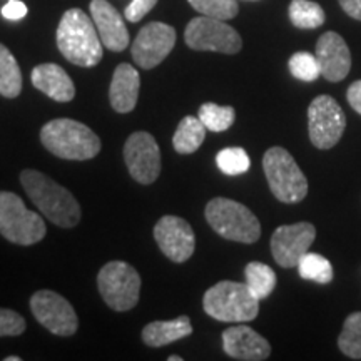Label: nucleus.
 I'll use <instances>...</instances> for the list:
<instances>
[{"label":"nucleus","instance_id":"a211bd4d","mask_svg":"<svg viewBox=\"0 0 361 361\" xmlns=\"http://www.w3.org/2000/svg\"><path fill=\"white\" fill-rule=\"evenodd\" d=\"M90 16L104 47L112 52H123L129 45V30L117 8L107 0H92Z\"/></svg>","mask_w":361,"mask_h":361},{"label":"nucleus","instance_id":"f8f14e48","mask_svg":"<svg viewBox=\"0 0 361 361\" xmlns=\"http://www.w3.org/2000/svg\"><path fill=\"white\" fill-rule=\"evenodd\" d=\"M314 239V224L306 223V221L279 226L271 236V255L281 268H295L310 251Z\"/></svg>","mask_w":361,"mask_h":361},{"label":"nucleus","instance_id":"473e14b6","mask_svg":"<svg viewBox=\"0 0 361 361\" xmlns=\"http://www.w3.org/2000/svg\"><path fill=\"white\" fill-rule=\"evenodd\" d=\"M156 4H157V0H133V2L126 7L124 17L129 22L135 24V22L142 20L144 17H146L147 13L156 7Z\"/></svg>","mask_w":361,"mask_h":361},{"label":"nucleus","instance_id":"393cba45","mask_svg":"<svg viewBox=\"0 0 361 361\" xmlns=\"http://www.w3.org/2000/svg\"><path fill=\"white\" fill-rule=\"evenodd\" d=\"M290 20L296 29L313 30L324 24L326 16H324L323 7L319 4L311 2V0H293L290 4Z\"/></svg>","mask_w":361,"mask_h":361},{"label":"nucleus","instance_id":"412c9836","mask_svg":"<svg viewBox=\"0 0 361 361\" xmlns=\"http://www.w3.org/2000/svg\"><path fill=\"white\" fill-rule=\"evenodd\" d=\"M192 333L191 319L188 316H178L171 322H152L146 324L142 329V341L152 348L169 345V343L179 341Z\"/></svg>","mask_w":361,"mask_h":361},{"label":"nucleus","instance_id":"4c0bfd02","mask_svg":"<svg viewBox=\"0 0 361 361\" xmlns=\"http://www.w3.org/2000/svg\"><path fill=\"white\" fill-rule=\"evenodd\" d=\"M6 361H20V356H7Z\"/></svg>","mask_w":361,"mask_h":361},{"label":"nucleus","instance_id":"f704fd0d","mask_svg":"<svg viewBox=\"0 0 361 361\" xmlns=\"http://www.w3.org/2000/svg\"><path fill=\"white\" fill-rule=\"evenodd\" d=\"M346 101L351 109L361 116V80H355L350 84V87L346 89Z\"/></svg>","mask_w":361,"mask_h":361},{"label":"nucleus","instance_id":"72a5a7b5","mask_svg":"<svg viewBox=\"0 0 361 361\" xmlns=\"http://www.w3.org/2000/svg\"><path fill=\"white\" fill-rule=\"evenodd\" d=\"M25 4L19 2V0H8L6 6L2 7V16L8 20H20L22 17H25Z\"/></svg>","mask_w":361,"mask_h":361},{"label":"nucleus","instance_id":"2f4dec72","mask_svg":"<svg viewBox=\"0 0 361 361\" xmlns=\"http://www.w3.org/2000/svg\"><path fill=\"white\" fill-rule=\"evenodd\" d=\"M25 331V319L12 310L0 308V338L20 336Z\"/></svg>","mask_w":361,"mask_h":361},{"label":"nucleus","instance_id":"f3484780","mask_svg":"<svg viewBox=\"0 0 361 361\" xmlns=\"http://www.w3.org/2000/svg\"><path fill=\"white\" fill-rule=\"evenodd\" d=\"M223 350L228 356L241 361H263L271 355L269 341L258 331L241 323L224 329Z\"/></svg>","mask_w":361,"mask_h":361},{"label":"nucleus","instance_id":"f03ea898","mask_svg":"<svg viewBox=\"0 0 361 361\" xmlns=\"http://www.w3.org/2000/svg\"><path fill=\"white\" fill-rule=\"evenodd\" d=\"M102 40L96 24L80 8H69L57 27V47L71 64L94 67L102 61Z\"/></svg>","mask_w":361,"mask_h":361},{"label":"nucleus","instance_id":"bb28decb","mask_svg":"<svg viewBox=\"0 0 361 361\" xmlns=\"http://www.w3.org/2000/svg\"><path fill=\"white\" fill-rule=\"evenodd\" d=\"M338 348L351 360H361V311L351 313L343 323Z\"/></svg>","mask_w":361,"mask_h":361},{"label":"nucleus","instance_id":"e433bc0d","mask_svg":"<svg viewBox=\"0 0 361 361\" xmlns=\"http://www.w3.org/2000/svg\"><path fill=\"white\" fill-rule=\"evenodd\" d=\"M168 361H183V356H176V355H173V356H169Z\"/></svg>","mask_w":361,"mask_h":361},{"label":"nucleus","instance_id":"ddd939ff","mask_svg":"<svg viewBox=\"0 0 361 361\" xmlns=\"http://www.w3.org/2000/svg\"><path fill=\"white\" fill-rule=\"evenodd\" d=\"M176 44V30L164 22H149L133 42L134 62L141 69H154L169 56Z\"/></svg>","mask_w":361,"mask_h":361},{"label":"nucleus","instance_id":"9b49d317","mask_svg":"<svg viewBox=\"0 0 361 361\" xmlns=\"http://www.w3.org/2000/svg\"><path fill=\"white\" fill-rule=\"evenodd\" d=\"M30 311L35 319L57 336H72L79 328L74 308L56 291L40 290L30 298Z\"/></svg>","mask_w":361,"mask_h":361},{"label":"nucleus","instance_id":"9d476101","mask_svg":"<svg viewBox=\"0 0 361 361\" xmlns=\"http://www.w3.org/2000/svg\"><path fill=\"white\" fill-rule=\"evenodd\" d=\"M184 40L192 51H209L221 54H238L243 49L241 35L224 20L213 17H196L189 22Z\"/></svg>","mask_w":361,"mask_h":361},{"label":"nucleus","instance_id":"4468645a","mask_svg":"<svg viewBox=\"0 0 361 361\" xmlns=\"http://www.w3.org/2000/svg\"><path fill=\"white\" fill-rule=\"evenodd\" d=\"M124 161L129 174L141 184H152L161 174V151L156 139L139 130L124 144Z\"/></svg>","mask_w":361,"mask_h":361},{"label":"nucleus","instance_id":"4be33fe9","mask_svg":"<svg viewBox=\"0 0 361 361\" xmlns=\"http://www.w3.org/2000/svg\"><path fill=\"white\" fill-rule=\"evenodd\" d=\"M206 126L201 123L200 117L186 116L180 121L173 137L174 151L178 154H192L206 139Z\"/></svg>","mask_w":361,"mask_h":361},{"label":"nucleus","instance_id":"5701e85b","mask_svg":"<svg viewBox=\"0 0 361 361\" xmlns=\"http://www.w3.org/2000/svg\"><path fill=\"white\" fill-rule=\"evenodd\" d=\"M22 90V72L16 57L4 44H0V96L13 99Z\"/></svg>","mask_w":361,"mask_h":361},{"label":"nucleus","instance_id":"423d86ee","mask_svg":"<svg viewBox=\"0 0 361 361\" xmlns=\"http://www.w3.org/2000/svg\"><path fill=\"white\" fill-rule=\"evenodd\" d=\"M263 169L273 196L284 204L301 202L308 194V179L284 147L274 146L263 156Z\"/></svg>","mask_w":361,"mask_h":361},{"label":"nucleus","instance_id":"c756f323","mask_svg":"<svg viewBox=\"0 0 361 361\" xmlns=\"http://www.w3.org/2000/svg\"><path fill=\"white\" fill-rule=\"evenodd\" d=\"M191 7L201 16L213 17L219 20L234 19L239 12L236 0H188Z\"/></svg>","mask_w":361,"mask_h":361},{"label":"nucleus","instance_id":"2eb2a0df","mask_svg":"<svg viewBox=\"0 0 361 361\" xmlns=\"http://www.w3.org/2000/svg\"><path fill=\"white\" fill-rule=\"evenodd\" d=\"M154 239L166 258L174 263L188 261L196 247L191 224L178 216H162L154 226Z\"/></svg>","mask_w":361,"mask_h":361},{"label":"nucleus","instance_id":"c9c22d12","mask_svg":"<svg viewBox=\"0 0 361 361\" xmlns=\"http://www.w3.org/2000/svg\"><path fill=\"white\" fill-rule=\"evenodd\" d=\"M338 2L346 12V16L355 20H361V0H338Z\"/></svg>","mask_w":361,"mask_h":361},{"label":"nucleus","instance_id":"0eeeda50","mask_svg":"<svg viewBox=\"0 0 361 361\" xmlns=\"http://www.w3.org/2000/svg\"><path fill=\"white\" fill-rule=\"evenodd\" d=\"M47 228L39 214L29 211L17 194L0 191V234L13 245L30 246L42 241Z\"/></svg>","mask_w":361,"mask_h":361},{"label":"nucleus","instance_id":"cd10ccee","mask_svg":"<svg viewBox=\"0 0 361 361\" xmlns=\"http://www.w3.org/2000/svg\"><path fill=\"white\" fill-rule=\"evenodd\" d=\"M197 117L206 126L207 130L223 133L228 130L236 121V111L231 106H218L214 102H206L200 107Z\"/></svg>","mask_w":361,"mask_h":361},{"label":"nucleus","instance_id":"c85d7f7f","mask_svg":"<svg viewBox=\"0 0 361 361\" xmlns=\"http://www.w3.org/2000/svg\"><path fill=\"white\" fill-rule=\"evenodd\" d=\"M216 164L226 176H239L250 171L251 159L243 147H226L216 156Z\"/></svg>","mask_w":361,"mask_h":361},{"label":"nucleus","instance_id":"dca6fc26","mask_svg":"<svg viewBox=\"0 0 361 361\" xmlns=\"http://www.w3.org/2000/svg\"><path fill=\"white\" fill-rule=\"evenodd\" d=\"M314 56L319 62L322 75L328 82H341L351 71V52L340 34L324 32L316 42Z\"/></svg>","mask_w":361,"mask_h":361},{"label":"nucleus","instance_id":"f257e3e1","mask_svg":"<svg viewBox=\"0 0 361 361\" xmlns=\"http://www.w3.org/2000/svg\"><path fill=\"white\" fill-rule=\"evenodd\" d=\"M20 183L30 201L52 224L59 228H74L80 221V206L74 194L35 169L20 173Z\"/></svg>","mask_w":361,"mask_h":361},{"label":"nucleus","instance_id":"7ed1b4c3","mask_svg":"<svg viewBox=\"0 0 361 361\" xmlns=\"http://www.w3.org/2000/svg\"><path fill=\"white\" fill-rule=\"evenodd\" d=\"M40 141L54 156L69 161L92 159L101 151V139L74 119H54L40 129Z\"/></svg>","mask_w":361,"mask_h":361},{"label":"nucleus","instance_id":"aec40b11","mask_svg":"<svg viewBox=\"0 0 361 361\" xmlns=\"http://www.w3.org/2000/svg\"><path fill=\"white\" fill-rule=\"evenodd\" d=\"M32 84L35 89L44 92L57 102H69L75 97V85L69 78V74L57 64H40L34 67Z\"/></svg>","mask_w":361,"mask_h":361},{"label":"nucleus","instance_id":"a878e982","mask_svg":"<svg viewBox=\"0 0 361 361\" xmlns=\"http://www.w3.org/2000/svg\"><path fill=\"white\" fill-rule=\"evenodd\" d=\"M298 271L303 279H310L318 284H329L335 278L331 263L318 252H306L298 263Z\"/></svg>","mask_w":361,"mask_h":361},{"label":"nucleus","instance_id":"1a4fd4ad","mask_svg":"<svg viewBox=\"0 0 361 361\" xmlns=\"http://www.w3.org/2000/svg\"><path fill=\"white\" fill-rule=\"evenodd\" d=\"M346 129V116L336 99L326 94L314 97L308 107V134L316 149L328 151L341 141Z\"/></svg>","mask_w":361,"mask_h":361},{"label":"nucleus","instance_id":"39448f33","mask_svg":"<svg viewBox=\"0 0 361 361\" xmlns=\"http://www.w3.org/2000/svg\"><path fill=\"white\" fill-rule=\"evenodd\" d=\"M206 221L221 238L252 245L261 238V223L255 213L241 202L228 197H214L206 206Z\"/></svg>","mask_w":361,"mask_h":361},{"label":"nucleus","instance_id":"7c9ffc66","mask_svg":"<svg viewBox=\"0 0 361 361\" xmlns=\"http://www.w3.org/2000/svg\"><path fill=\"white\" fill-rule=\"evenodd\" d=\"M290 72L293 78L303 82H314L316 79L322 75V69H319V62L314 54L310 52H296L290 57Z\"/></svg>","mask_w":361,"mask_h":361},{"label":"nucleus","instance_id":"20e7f679","mask_svg":"<svg viewBox=\"0 0 361 361\" xmlns=\"http://www.w3.org/2000/svg\"><path fill=\"white\" fill-rule=\"evenodd\" d=\"M202 308L218 322L247 323L258 316L259 300L246 283L219 281L204 293Z\"/></svg>","mask_w":361,"mask_h":361},{"label":"nucleus","instance_id":"b1692460","mask_svg":"<svg viewBox=\"0 0 361 361\" xmlns=\"http://www.w3.org/2000/svg\"><path fill=\"white\" fill-rule=\"evenodd\" d=\"M245 276L247 288L259 301L266 300L278 284L276 273H274L273 268H269L264 263H258V261H251L250 264H246Z\"/></svg>","mask_w":361,"mask_h":361},{"label":"nucleus","instance_id":"6ab92c4d","mask_svg":"<svg viewBox=\"0 0 361 361\" xmlns=\"http://www.w3.org/2000/svg\"><path fill=\"white\" fill-rule=\"evenodd\" d=\"M139 89H141V78L139 72L130 64H119L112 74L109 87V101L112 109L121 114H128L134 111L137 104Z\"/></svg>","mask_w":361,"mask_h":361},{"label":"nucleus","instance_id":"6e6552de","mask_svg":"<svg viewBox=\"0 0 361 361\" xmlns=\"http://www.w3.org/2000/svg\"><path fill=\"white\" fill-rule=\"evenodd\" d=\"M97 286L102 300L111 310L129 311L139 301L141 276L124 261H111L99 271Z\"/></svg>","mask_w":361,"mask_h":361}]
</instances>
